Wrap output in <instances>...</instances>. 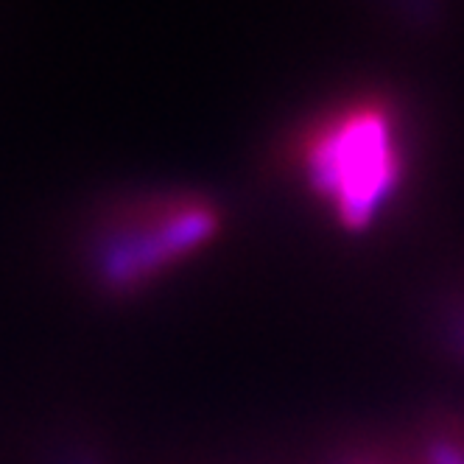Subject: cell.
Wrapping results in <instances>:
<instances>
[{
  "instance_id": "7a4b0ae2",
  "label": "cell",
  "mask_w": 464,
  "mask_h": 464,
  "mask_svg": "<svg viewBox=\"0 0 464 464\" xmlns=\"http://www.w3.org/2000/svg\"><path fill=\"white\" fill-rule=\"evenodd\" d=\"M216 227L202 198L162 196L123 208L95 241V272L112 288H138L196 252Z\"/></svg>"
},
{
  "instance_id": "6da1fadb",
  "label": "cell",
  "mask_w": 464,
  "mask_h": 464,
  "mask_svg": "<svg viewBox=\"0 0 464 464\" xmlns=\"http://www.w3.org/2000/svg\"><path fill=\"white\" fill-rule=\"evenodd\" d=\"M303 169L344 229L370 227L403 177L392 115L378 104H355L316 123L303 146Z\"/></svg>"
}]
</instances>
